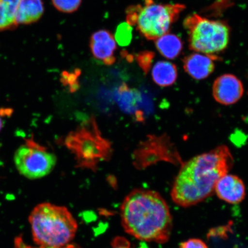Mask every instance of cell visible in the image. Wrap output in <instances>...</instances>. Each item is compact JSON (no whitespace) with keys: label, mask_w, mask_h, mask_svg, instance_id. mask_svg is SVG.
Masks as SVG:
<instances>
[{"label":"cell","mask_w":248,"mask_h":248,"mask_svg":"<svg viewBox=\"0 0 248 248\" xmlns=\"http://www.w3.org/2000/svg\"><path fill=\"white\" fill-rule=\"evenodd\" d=\"M230 150L222 145L198 155L184 164L171 190L172 199L178 205H195L212 195L218 180L227 174L233 164Z\"/></svg>","instance_id":"6da1fadb"},{"label":"cell","mask_w":248,"mask_h":248,"mask_svg":"<svg viewBox=\"0 0 248 248\" xmlns=\"http://www.w3.org/2000/svg\"><path fill=\"white\" fill-rule=\"evenodd\" d=\"M124 230L136 239L164 244L170 239L172 218L165 200L156 191L135 189L120 207Z\"/></svg>","instance_id":"7a4b0ae2"},{"label":"cell","mask_w":248,"mask_h":248,"mask_svg":"<svg viewBox=\"0 0 248 248\" xmlns=\"http://www.w3.org/2000/svg\"><path fill=\"white\" fill-rule=\"evenodd\" d=\"M34 242L39 246L62 247L71 243L78 230L77 220L66 207L39 204L29 217Z\"/></svg>","instance_id":"3957f363"},{"label":"cell","mask_w":248,"mask_h":248,"mask_svg":"<svg viewBox=\"0 0 248 248\" xmlns=\"http://www.w3.org/2000/svg\"><path fill=\"white\" fill-rule=\"evenodd\" d=\"M64 142L75 156L77 167L93 171L99 163L109 160L113 154L111 142L102 136L94 116L69 133Z\"/></svg>","instance_id":"277c9868"},{"label":"cell","mask_w":248,"mask_h":248,"mask_svg":"<svg viewBox=\"0 0 248 248\" xmlns=\"http://www.w3.org/2000/svg\"><path fill=\"white\" fill-rule=\"evenodd\" d=\"M185 8L184 4H158L154 0H144L143 5H131L126 9V23L136 26L145 38L156 40L169 33Z\"/></svg>","instance_id":"5b68a950"},{"label":"cell","mask_w":248,"mask_h":248,"mask_svg":"<svg viewBox=\"0 0 248 248\" xmlns=\"http://www.w3.org/2000/svg\"><path fill=\"white\" fill-rule=\"evenodd\" d=\"M184 26L191 50L216 55L228 46L231 29L225 21L210 20L195 14L186 17Z\"/></svg>","instance_id":"8992f818"},{"label":"cell","mask_w":248,"mask_h":248,"mask_svg":"<svg viewBox=\"0 0 248 248\" xmlns=\"http://www.w3.org/2000/svg\"><path fill=\"white\" fill-rule=\"evenodd\" d=\"M16 167L20 174L30 179L47 175L57 163V157L33 140L18 148L14 156Z\"/></svg>","instance_id":"52a82bcc"},{"label":"cell","mask_w":248,"mask_h":248,"mask_svg":"<svg viewBox=\"0 0 248 248\" xmlns=\"http://www.w3.org/2000/svg\"><path fill=\"white\" fill-rule=\"evenodd\" d=\"M163 140V138L149 136L147 140L140 142L133 152V166L138 170H143L163 160L165 154Z\"/></svg>","instance_id":"ba28073f"},{"label":"cell","mask_w":248,"mask_h":248,"mask_svg":"<svg viewBox=\"0 0 248 248\" xmlns=\"http://www.w3.org/2000/svg\"><path fill=\"white\" fill-rule=\"evenodd\" d=\"M243 83L232 74L219 76L213 83V97L220 104L231 105L236 103L243 97Z\"/></svg>","instance_id":"9c48e42d"},{"label":"cell","mask_w":248,"mask_h":248,"mask_svg":"<svg viewBox=\"0 0 248 248\" xmlns=\"http://www.w3.org/2000/svg\"><path fill=\"white\" fill-rule=\"evenodd\" d=\"M90 48L95 59L106 65H112L116 62L114 52L116 42L112 33L107 30L96 31L90 39Z\"/></svg>","instance_id":"30bf717a"},{"label":"cell","mask_w":248,"mask_h":248,"mask_svg":"<svg viewBox=\"0 0 248 248\" xmlns=\"http://www.w3.org/2000/svg\"><path fill=\"white\" fill-rule=\"evenodd\" d=\"M215 191L219 199L231 204L241 202L246 194L243 181L237 176L229 174H226L218 180Z\"/></svg>","instance_id":"8fae6325"},{"label":"cell","mask_w":248,"mask_h":248,"mask_svg":"<svg viewBox=\"0 0 248 248\" xmlns=\"http://www.w3.org/2000/svg\"><path fill=\"white\" fill-rule=\"evenodd\" d=\"M219 60L216 55L193 53L186 57L183 63L186 73L193 78L203 79L208 77L215 69L214 61Z\"/></svg>","instance_id":"7c38bea8"},{"label":"cell","mask_w":248,"mask_h":248,"mask_svg":"<svg viewBox=\"0 0 248 248\" xmlns=\"http://www.w3.org/2000/svg\"><path fill=\"white\" fill-rule=\"evenodd\" d=\"M42 0H19L16 13L18 25L35 23L44 14Z\"/></svg>","instance_id":"4fadbf2b"},{"label":"cell","mask_w":248,"mask_h":248,"mask_svg":"<svg viewBox=\"0 0 248 248\" xmlns=\"http://www.w3.org/2000/svg\"><path fill=\"white\" fill-rule=\"evenodd\" d=\"M152 77L157 85L161 87L171 86L178 78L177 68L171 62H157L153 68Z\"/></svg>","instance_id":"5bb4252c"},{"label":"cell","mask_w":248,"mask_h":248,"mask_svg":"<svg viewBox=\"0 0 248 248\" xmlns=\"http://www.w3.org/2000/svg\"><path fill=\"white\" fill-rule=\"evenodd\" d=\"M155 46L159 53L168 60H174L183 49V42L178 36L167 33L155 40Z\"/></svg>","instance_id":"9a60e30c"},{"label":"cell","mask_w":248,"mask_h":248,"mask_svg":"<svg viewBox=\"0 0 248 248\" xmlns=\"http://www.w3.org/2000/svg\"><path fill=\"white\" fill-rule=\"evenodd\" d=\"M18 3L19 0H0V31L14 30L18 27Z\"/></svg>","instance_id":"2e32d148"},{"label":"cell","mask_w":248,"mask_h":248,"mask_svg":"<svg viewBox=\"0 0 248 248\" xmlns=\"http://www.w3.org/2000/svg\"><path fill=\"white\" fill-rule=\"evenodd\" d=\"M117 100L123 110L131 113L138 107L141 97L138 91L130 89L125 83H123L119 87Z\"/></svg>","instance_id":"e0dca14e"},{"label":"cell","mask_w":248,"mask_h":248,"mask_svg":"<svg viewBox=\"0 0 248 248\" xmlns=\"http://www.w3.org/2000/svg\"><path fill=\"white\" fill-rule=\"evenodd\" d=\"M132 26L128 23H122L119 24L115 33L116 42L122 46H128L132 39Z\"/></svg>","instance_id":"ac0fdd59"},{"label":"cell","mask_w":248,"mask_h":248,"mask_svg":"<svg viewBox=\"0 0 248 248\" xmlns=\"http://www.w3.org/2000/svg\"><path fill=\"white\" fill-rule=\"evenodd\" d=\"M52 4L58 11L65 14L76 12L81 4L82 0H51Z\"/></svg>","instance_id":"d6986e66"},{"label":"cell","mask_w":248,"mask_h":248,"mask_svg":"<svg viewBox=\"0 0 248 248\" xmlns=\"http://www.w3.org/2000/svg\"><path fill=\"white\" fill-rule=\"evenodd\" d=\"M80 74V71L76 70L74 73H68L67 71L62 74L61 81L65 86H70L71 92H75L78 88V78Z\"/></svg>","instance_id":"ffe728a7"},{"label":"cell","mask_w":248,"mask_h":248,"mask_svg":"<svg viewBox=\"0 0 248 248\" xmlns=\"http://www.w3.org/2000/svg\"><path fill=\"white\" fill-rule=\"evenodd\" d=\"M154 58V54L153 52L145 51L140 52L137 56H136V60L138 62V64L144 71L145 74L148 73L149 70H150L152 62H153Z\"/></svg>","instance_id":"44dd1931"},{"label":"cell","mask_w":248,"mask_h":248,"mask_svg":"<svg viewBox=\"0 0 248 248\" xmlns=\"http://www.w3.org/2000/svg\"><path fill=\"white\" fill-rule=\"evenodd\" d=\"M15 248H80L78 246L74 244H68L67 246L62 247H44L39 246V247H33L27 245L24 243L22 238L18 237L15 240Z\"/></svg>","instance_id":"7402d4cb"},{"label":"cell","mask_w":248,"mask_h":248,"mask_svg":"<svg viewBox=\"0 0 248 248\" xmlns=\"http://www.w3.org/2000/svg\"><path fill=\"white\" fill-rule=\"evenodd\" d=\"M180 248H209L203 241L191 238L180 244Z\"/></svg>","instance_id":"603a6c76"},{"label":"cell","mask_w":248,"mask_h":248,"mask_svg":"<svg viewBox=\"0 0 248 248\" xmlns=\"http://www.w3.org/2000/svg\"><path fill=\"white\" fill-rule=\"evenodd\" d=\"M111 248H133L129 241L122 237L114 238L111 242Z\"/></svg>","instance_id":"cb8c5ba5"},{"label":"cell","mask_w":248,"mask_h":248,"mask_svg":"<svg viewBox=\"0 0 248 248\" xmlns=\"http://www.w3.org/2000/svg\"><path fill=\"white\" fill-rule=\"evenodd\" d=\"M2 127V120L1 119V118H0V131H1Z\"/></svg>","instance_id":"d4e9b609"}]
</instances>
